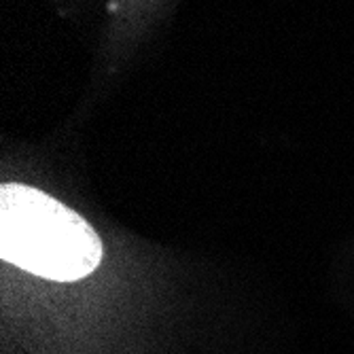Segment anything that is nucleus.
Listing matches in <instances>:
<instances>
[{
  "label": "nucleus",
  "instance_id": "obj_1",
  "mask_svg": "<svg viewBox=\"0 0 354 354\" xmlns=\"http://www.w3.org/2000/svg\"><path fill=\"white\" fill-rule=\"evenodd\" d=\"M0 257L45 280L75 282L102 261L91 225L49 193L19 183L0 189Z\"/></svg>",
  "mask_w": 354,
  "mask_h": 354
}]
</instances>
